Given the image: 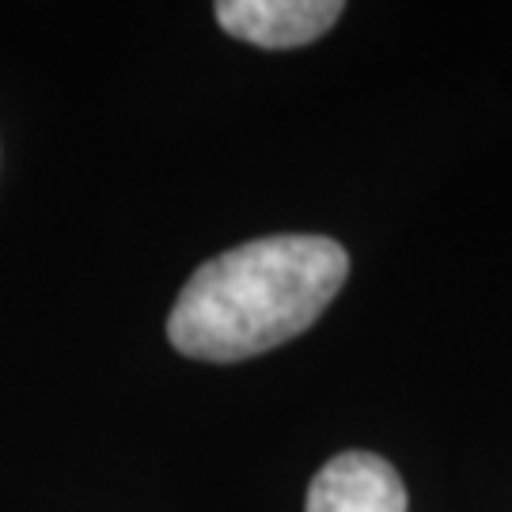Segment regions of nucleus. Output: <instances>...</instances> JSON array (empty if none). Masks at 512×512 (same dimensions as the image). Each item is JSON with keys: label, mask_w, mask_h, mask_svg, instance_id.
<instances>
[{"label": "nucleus", "mask_w": 512, "mask_h": 512, "mask_svg": "<svg viewBox=\"0 0 512 512\" xmlns=\"http://www.w3.org/2000/svg\"><path fill=\"white\" fill-rule=\"evenodd\" d=\"M349 255L327 236H266L198 266L167 315V338L194 361H247L289 342L327 311Z\"/></svg>", "instance_id": "obj_1"}, {"label": "nucleus", "mask_w": 512, "mask_h": 512, "mask_svg": "<svg viewBox=\"0 0 512 512\" xmlns=\"http://www.w3.org/2000/svg\"><path fill=\"white\" fill-rule=\"evenodd\" d=\"M342 12L338 0H220L217 23L262 50H293L327 35Z\"/></svg>", "instance_id": "obj_2"}, {"label": "nucleus", "mask_w": 512, "mask_h": 512, "mask_svg": "<svg viewBox=\"0 0 512 512\" xmlns=\"http://www.w3.org/2000/svg\"><path fill=\"white\" fill-rule=\"evenodd\" d=\"M308 512H406V486L384 456L342 452L311 478Z\"/></svg>", "instance_id": "obj_3"}]
</instances>
